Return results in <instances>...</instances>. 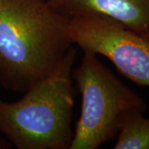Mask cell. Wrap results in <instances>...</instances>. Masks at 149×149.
<instances>
[{
	"mask_svg": "<svg viewBox=\"0 0 149 149\" xmlns=\"http://www.w3.org/2000/svg\"><path fill=\"white\" fill-rule=\"evenodd\" d=\"M73 45L69 17L48 0H0V82L25 93Z\"/></svg>",
	"mask_w": 149,
	"mask_h": 149,
	"instance_id": "obj_1",
	"label": "cell"
},
{
	"mask_svg": "<svg viewBox=\"0 0 149 149\" xmlns=\"http://www.w3.org/2000/svg\"><path fill=\"white\" fill-rule=\"evenodd\" d=\"M76 48L15 102L0 99V131L18 149H69L73 139L72 68Z\"/></svg>",
	"mask_w": 149,
	"mask_h": 149,
	"instance_id": "obj_2",
	"label": "cell"
},
{
	"mask_svg": "<svg viewBox=\"0 0 149 149\" xmlns=\"http://www.w3.org/2000/svg\"><path fill=\"white\" fill-rule=\"evenodd\" d=\"M84 52L72 73L82 104L69 149H96L116 136L127 113L147 109L143 99L118 80L96 54Z\"/></svg>",
	"mask_w": 149,
	"mask_h": 149,
	"instance_id": "obj_3",
	"label": "cell"
},
{
	"mask_svg": "<svg viewBox=\"0 0 149 149\" xmlns=\"http://www.w3.org/2000/svg\"><path fill=\"white\" fill-rule=\"evenodd\" d=\"M69 22L73 44L105 56L129 80L149 87V39L101 15H74Z\"/></svg>",
	"mask_w": 149,
	"mask_h": 149,
	"instance_id": "obj_4",
	"label": "cell"
},
{
	"mask_svg": "<svg viewBox=\"0 0 149 149\" xmlns=\"http://www.w3.org/2000/svg\"><path fill=\"white\" fill-rule=\"evenodd\" d=\"M68 17L95 14L106 17L149 39V0H48Z\"/></svg>",
	"mask_w": 149,
	"mask_h": 149,
	"instance_id": "obj_5",
	"label": "cell"
},
{
	"mask_svg": "<svg viewBox=\"0 0 149 149\" xmlns=\"http://www.w3.org/2000/svg\"><path fill=\"white\" fill-rule=\"evenodd\" d=\"M114 149H149V118L143 112H130L119 124Z\"/></svg>",
	"mask_w": 149,
	"mask_h": 149,
	"instance_id": "obj_6",
	"label": "cell"
},
{
	"mask_svg": "<svg viewBox=\"0 0 149 149\" xmlns=\"http://www.w3.org/2000/svg\"><path fill=\"white\" fill-rule=\"evenodd\" d=\"M8 143L6 141L0 139V148H8Z\"/></svg>",
	"mask_w": 149,
	"mask_h": 149,
	"instance_id": "obj_7",
	"label": "cell"
}]
</instances>
